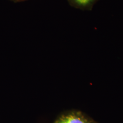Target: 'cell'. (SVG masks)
Here are the masks:
<instances>
[{"mask_svg":"<svg viewBox=\"0 0 123 123\" xmlns=\"http://www.w3.org/2000/svg\"><path fill=\"white\" fill-rule=\"evenodd\" d=\"M26 0H13V1L15 3H18V2H22L23 1H25Z\"/></svg>","mask_w":123,"mask_h":123,"instance_id":"obj_3","label":"cell"},{"mask_svg":"<svg viewBox=\"0 0 123 123\" xmlns=\"http://www.w3.org/2000/svg\"><path fill=\"white\" fill-rule=\"evenodd\" d=\"M11 0V1H13V0Z\"/></svg>","mask_w":123,"mask_h":123,"instance_id":"obj_4","label":"cell"},{"mask_svg":"<svg viewBox=\"0 0 123 123\" xmlns=\"http://www.w3.org/2000/svg\"><path fill=\"white\" fill-rule=\"evenodd\" d=\"M54 123H93L85 115L79 111H71L62 114Z\"/></svg>","mask_w":123,"mask_h":123,"instance_id":"obj_1","label":"cell"},{"mask_svg":"<svg viewBox=\"0 0 123 123\" xmlns=\"http://www.w3.org/2000/svg\"><path fill=\"white\" fill-rule=\"evenodd\" d=\"M71 6L84 11H91L98 0H67Z\"/></svg>","mask_w":123,"mask_h":123,"instance_id":"obj_2","label":"cell"}]
</instances>
